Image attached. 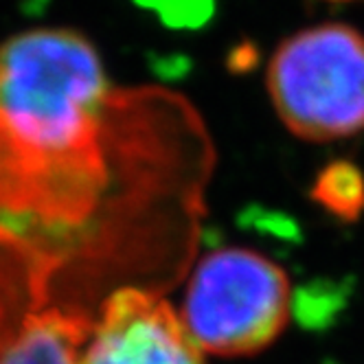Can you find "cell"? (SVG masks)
Instances as JSON below:
<instances>
[{
    "label": "cell",
    "instance_id": "2",
    "mask_svg": "<svg viewBox=\"0 0 364 364\" xmlns=\"http://www.w3.org/2000/svg\"><path fill=\"white\" fill-rule=\"evenodd\" d=\"M268 92L283 125L303 141L364 132V36L325 22L283 40L268 66Z\"/></svg>",
    "mask_w": 364,
    "mask_h": 364
},
{
    "label": "cell",
    "instance_id": "5",
    "mask_svg": "<svg viewBox=\"0 0 364 364\" xmlns=\"http://www.w3.org/2000/svg\"><path fill=\"white\" fill-rule=\"evenodd\" d=\"M92 316L66 305H42L24 314L0 341V364H77Z\"/></svg>",
    "mask_w": 364,
    "mask_h": 364
},
{
    "label": "cell",
    "instance_id": "1",
    "mask_svg": "<svg viewBox=\"0 0 364 364\" xmlns=\"http://www.w3.org/2000/svg\"><path fill=\"white\" fill-rule=\"evenodd\" d=\"M112 92L95 46L70 29L0 44V230L62 237L112 185Z\"/></svg>",
    "mask_w": 364,
    "mask_h": 364
},
{
    "label": "cell",
    "instance_id": "4",
    "mask_svg": "<svg viewBox=\"0 0 364 364\" xmlns=\"http://www.w3.org/2000/svg\"><path fill=\"white\" fill-rule=\"evenodd\" d=\"M77 364H204V353L163 296L129 285L101 303Z\"/></svg>",
    "mask_w": 364,
    "mask_h": 364
},
{
    "label": "cell",
    "instance_id": "7",
    "mask_svg": "<svg viewBox=\"0 0 364 364\" xmlns=\"http://www.w3.org/2000/svg\"><path fill=\"white\" fill-rule=\"evenodd\" d=\"M141 7L159 14L169 27L196 29L213 16L215 0H134Z\"/></svg>",
    "mask_w": 364,
    "mask_h": 364
},
{
    "label": "cell",
    "instance_id": "6",
    "mask_svg": "<svg viewBox=\"0 0 364 364\" xmlns=\"http://www.w3.org/2000/svg\"><path fill=\"white\" fill-rule=\"evenodd\" d=\"M314 198L331 213L355 220L364 211V178L349 163H333L321 173Z\"/></svg>",
    "mask_w": 364,
    "mask_h": 364
},
{
    "label": "cell",
    "instance_id": "3",
    "mask_svg": "<svg viewBox=\"0 0 364 364\" xmlns=\"http://www.w3.org/2000/svg\"><path fill=\"white\" fill-rule=\"evenodd\" d=\"M290 309L292 288L281 266L248 248H218L193 270L180 318L202 353L237 358L272 345Z\"/></svg>",
    "mask_w": 364,
    "mask_h": 364
}]
</instances>
